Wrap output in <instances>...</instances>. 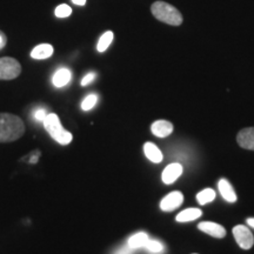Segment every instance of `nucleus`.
Listing matches in <instances>:
<instances>
[{"label": "nucleus", "mask_w": 254, "mask_h": 254, "mask_svg": "<svg viewBox=\"0 0 254 254\" xmlns=\"http://www.w3.org/2000/svg\"><path fill=\"white\" fill-rule=\"evenodd\" d=\"M25 133V124L18 116L0 113V142H12Z\"/></svg>", "instance_id": "f257e3e1"}, {"label": "nucleus", "mask_w": 254, "mask_h": 254, "mask_svg": "<svg viewBox=\"0 0 254 254\" xmlns=\"http://www.w3.org/2000/svg\"><path fill=\"white\" fill-rule=\"evenodd\" d=\"M151 12L157 20L171 26H180L183 24V15L179 9L165 1H155L151 6Z\"/></svg>", "instance_id": "f03ea898"}, {"label": "nucleus", "mask_w": 254, "mask_h": 254, "mask_svg": "<svg viewBox=\"0 0 254 254\" xmlns=\"http://www.w3.org/2000/svg\"><path fill=\"white\" fill-rule=\"evenodd\" d=\"M44 127L49 134L51 135V138L55 139V140L58 142L60 145H68L69 142L72 141L73 136L71 134V132L66 131L64 128L62 123H60L59 117L57 116L56 113H50L47 114L45 122H44Z\"/></svg>", "instance_id": "7ed1b4c3"}, {"label": "nucleus", "mask_w": 254, "mask_h": 254, "mask_svg": "<svg viewBox=\"0 0 254 254\" xmlns=\"http://www.w3.org/2000/svg\"><path fill=\"white\" fill-rule=\"evenodd\" d=\"M21 73V65L11 57L0 58V80H13Z\"/></svg>", "instance_id": "20e7f679"}, {"label": "nucleus", "mask_w": 254, "mask_h": 254, "mask_svg": "<svg viewBox=\"0 0 254 254\" xmlns=\"http://www.w3.org/2000/svg\"><path fill=\"white\" fill-rule=\"evenodd\" d=\"M233 236L236 238L238 245L243 250H250L254 245L252 232L243 225H238V226L233 227Z\"/></svg>", "instance_id": "39448f33"}, {"label": "nucleus", "mask_w": 254, "mask_h": 254, "mask_svg": "<svg viewBox=\"0 0 254 254\" xmlns=\"http://www.w3.org/2000/svg\"><path fill=\"white\" fill-rule=\"evenodd\" d=\"M184 201V195L183 193H180L179 190H174V192L167 194L165 198L161 200L160 202V208L164 212H171L174 209L182 206Z\"/></svg>", "instance_id": "423d86ee"}, {"label": "nucleus", "mask_w": 254, "mask_h": 254, "mask_svg": "<svg viewBox=\"0 0 254 254\" xmlns=\"http://www.w3.org/2000/svg\"><path fill=\"white\" fill-rule=\"evenodd\" d=\"M183 174V166L179 163H173L168 166L165 167L161 174V179H163L164 184L166 185H171Z\"/></svg>", "instance_id": "0eeeda50"}, {"label": "nucleus", "mask_w": 254, "mask_h": 254, "mask_svg": "<svg viewBox=\"0 0 254 254\" xmlns=\"http://www.w3.org/2000/svg\"><path fill=\"white\" fill-rule=\"evenodd\" d=\"M237 141L240 147L254 151V127L241 129L237 135Z\"/></svg>", "instance_id": "6e6552de"}, {"label": "nucleus", "mask_w": 254, "mask_h": 254, "mask_svg": "<svg viewBox=\"0 0 254 254\" xmlns=\"http://www.w3.org/2000/svg\"><path fill=\"white\" fill-rule=\"evenodd\" d=\"M198 228L200 231L209 234V236L218 238V239H221V238H224L225 236H226V230H225L224 226L217 224V222L202 221L198 225Z\"/></svg>", "instance_id": "1a4fd4ad"}, {"label": "nucleus", "mask_w": 254, "mask_h": 254, "mask_svg": "<svg viewBox=\"0 0 254 254\" xmlns=\"http://www.w3.org/2000/svg\"><path fill=\"white\" fill-rule=\"evenodd\" d=\"M151 131L158 138H166L173 132L172 123L167 122V120H158L154 122L151 126Z\"/></svg>", "instance_id": "9d476101"}, {"label": "nucleus", "mask_w": 254, "mask_h": 254, "mask_svg": "<svg viewBox=\"0 0 254 254\" xmlns=\"http://www.w3.org/2000/svg\"><path fill=\"white\" fill-rule=\"evenodd\" d=\"M219 192L222 198L226 200L227 202H236L237 201V194L236 190H234L233 187L228 182L227 179H220L218 183Z\"/></svg>", "instance_id": "9b49d317"}, {"label": "nucleus", "mask_w": 254, "mask_h": 254, "mask_svg": "<svg viewBox=\"0 0 254 254\" xmlns=\"http://www.w3.org/2000/svg\"><path fill=\"white\" fill-rule=\"evenodd\" d=\"M144 153L146 155V158H147L148 160H151L152 163L159 164L163 161V153H161V151L159 150L153 142H146L144 145Z\"/></svg>", "instance_id": "f8f14e48"}, {"label": "nucleus", "mask_w": 254, "mask_h": 254, "mask_svg": "<svg viewBox=\"0 0 254 254\" xmlns=\"http://www.w3.org/2000/svg\"><path fill=\"white\" fill-rule=\"evenodd\" d=\"M53 55V46L50 44H40L34 47L31 52V57L37 60L49 59Z\"/></svg>", "instance_id": "ddd939ff"}, {"label": "nucleus", "mask_w": 254, "mask_h": 254, "mask_svg": "<svg viewBox=\"0 0 254 254\" xmlns=\"http://www.w3.org/2000/svg\"><path fill=\"white\" fill-rule=\"evenodd\" d=\"M71 78L72 73L68 68H59L58 71L55 73V75H53L52 81L56 87H64L71 81Z\"/></svg>", "instance_id": "4468645a"}, {"label": "nucleus", "mask_w": 254, "mask_h": 254, "mask_svg": "<svg viewBox=\"0 0 254 254\" xmlns=\"http://www.w3.org/2000/svg\"><path fill=\"white\" fill-rule=\"evenodd\" d=\"M150 238L145 232H139V233L133 234L127 241V245L131 247L132 250H138V249H145L146 244L148 243Z\"/></svg>", "instance_id": "2eb2a0df"}, {"label": "nucleus", "mask_w": 254, "mask_h": 254, "mask_svg": "<svg viewBox=\"0 0 254 254\" xmlns=\"http://www.w3.org/2000/svg\"><path fill=\"white\" fill-rule=\"evenodd\" d=\"M201 214H202L201 209L187 208V209H184L183 212H180V213L177 215V221H179V222L193 221V220H195V219L201 217Z\"/></svg>", "instance_id": "dca6fc26"}, {"label": "nucleus", "mask_w": 254, "mask_h": 254, "mask_svg": "<svg viewBox=\"0 0 254 254\" xmlns=\"http://www.w3.org/2000/svg\"><path fill=\"white\" fill-rule=\"evenodd\" d=\"M113 38H114V33H113L112 31L105 32L103 36L100 37L99 41H98V45H97L98 52L103 53V52H105V51H106L107 49H109V46L111 45V44H112Z\"/></svg>", "instance_id": "f3484780"}, {"label": "nucleus", "mask_w": 254, "mask_h": 254, "mask_svg": "<svg viewBox=\"0 0 254 254\" xmlns=\"http://www.w3.org/2000/svg\"><path fill=\"white\" fill-rule=\"evenodd\" d=\"M215 199V192L212 189H205L196 194V200L200 205H206Z\"/></svg>", "instance_id": "a211bd4d"}, {"label": "nucleus", "mask_w": 254, "mask_h": 254, "mask_svg": "<svg viewBox=\"0 0 254 254\" xmlns=\"http://www.w3.org/2000/svg\"><path fill=\"white\" fill-rule=\"evenodd\" d=\"M98 101V95L97 94H88L81 103V109L82 111H90L97 105Z\"/></svg>", "instance_id": "6ab92c4d"}, {"label": "nucleus", "mask_w": 254, "mask_h": 254, "mask_svg": "<svg viewBox=\"0 0 254 254\" xmlns=\"http://www.w3.org/2000/svg\"><path fill=\"white\" fill-rule=\"evenodd\" d=\"M145 249L148 251V252L152 253H159V252H163L164 251V245L160 243V241L157 240H148V243L146 244Z\"/></svg>", "instance_id": "aec40b11"}, {"label": "nucleus", "mask_w": 254, "mask_h": 254, "mask_svg": "<svg viewBox=\"0 0 254 254\" xmlns=\"http://www.w3.org/2000/svg\"><path fill=\"white\" fill-rule=\"evenodd\" d=\"M55 13H56V17L58 18H67L72 14V8L69 7L68 5L63 4V5H59L58 7L56 8Z\"/></svg>", "instance_id": "412c9836"}, {"label": "nucleus", "mask_w": 254, "mask_h": 254, "mask_svg": "<svg viewBox=\"0 0 254 254\" xmlns=\"http://www.w3.org/2000/svg\"><path fill=\"white\" fill-rule=\"evenodd\" d=\"M47 114H49V113H47V111L45 109H38V110L34 111L33 117H34V119L38 120V122L44 123V122H45Z\"/></svg>", "instance_id": "4be33fe9"}, {"label": "nucleus", "mask_w": 254, "mask_h": 254, "mask_svg": "<svg viewBox=\"0 0 254 254\" xmlns=\"http://www.w3.org/2000/svg\"><path fill=\"white\" fill-rule=\"evenodd\" d=\"M94 79H95V73H93V72L88 73V74H86L84 78H82L81 86H87V85H90L91 82L94 80Z\"/></svg>", "instance_id": "5701e85b"}, {"label": "nucleus", "mask_w": 254, "mask_h": 254, "mask_svg": "<svg viewBox=\"0 0 254 254\" xmlns=\"http://www.w3.org/2000/svg\"><path fill=\"white\" fill-rule=\"evenodd\" d=\"M132 253H133V250L128 245L124 246L122 249H119L118 251L114 252V254H132Z\"/></svg>", "instance_id": "b1692460"}, {"label": "nucleus", "mask_w": 254, "mask_h": 254, "mask_svg": "<svg viewBox=\"0 0 254 254\" xmlns=\"http://www.w3.org/2000/svg\"><path fill=\"white\" fill-rule=\"evenodd\" d=\"M6 44H7V37H6V34L0 30V50H2L4 47L6 46Z\"/></svg>", "instance_id": "393cba45"}, {"label": "nucleus", "mask_w": 254, "mask_h": 254, "mask_svg": "<svg viewBox=\"0 0 254 254\" xmlns=\"http://www.w3.org/2000/svg\"><path fill=\"white\" fill-rule=\"evenodd\" d=\"M39 157H40V152L39 151L33 152V154H32L31 158H30V164H37L38 160H39Z\"/></svg>", "instance_id": "a878e982"}, {"label": "nucleus", "mask_w": 254, "mask_h": 254, "mask_svg": "<svg viewBox=\"0 0 254 254\" xmlns=\"http://www.w3.org/2000/svg\"><path fill=\"white\" fill-rule=\"evenodd\" d=\"M73 4L78 5V6H84L85 4H86V0H72Z\"/></svg>", "instance_id": "bb28decb"}, {"label": "nucleus", "mask_w": 254, "mask_h": 254, "mask_svg": "<svg viewBox=\"0 0 254 254\" xmlns=\"http://www.w3.org/2000/svg\"><path fill=\"white\" fill-rule=\"evenodd\" d=\"M247 224H249L252 228H254V218H249V219H247Z\"/></svg>", "instance_id": "cd10ccee"}]
</instances>
